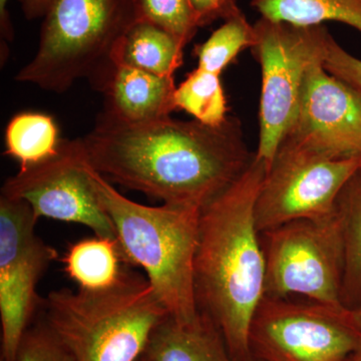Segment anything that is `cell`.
I'll use <instances>...</instances> for the list:
<instances>
[{
	"instance_id": "28",
	"label": "cell",
	"mask_w": 361,
	"mask_h": 361,
	"mask_svg": "<svg viewBox=\"0 0 361 361\" xmlns=\"http://www.w3.org/2000/svg\"><path fill=\"white\" fill-rule=\"evenodd\" d=\"M351 317H353V322H355L356 329L360 330L361 334V303L355 310H350Z\"/></svg>"
},
{
	"instance_id": "20",
	"label": "cell",
	"mask_w": 361,
	"mask_h": 361,
	"mask_svg": "<svg viewBox=\"0 0 361 361\" xmlns=\"http://www.w3.org/2000/svg\"><path fill=\"white\" fill-rule=\"evenodd\" d=\"M176 110L186 111L204 125L217 127L227 116V99L221 75L196 68L175 90Z\"/></svg>"
},
{
	"instance_id": "22",
	"label": "cell",
	"mask_w": 361,
	"mask_h": 361,
	"mask_svg": "<svg viewBox=\"0 0 361 361\" xmlns=\"http://www.w3.org/2000/svg\"><path fill=\"white\" fill-rule=\"evenodd\" d=\"M139 20L167 30L185 45L200 30L191 0H135Z\"/></svg>"
},
{
	"instance_id": "8",
	"label": "cell",
	"mask_w": 361,
	"mask_h": 361,
	"mask_svg": "<svg viewBox=\"0 0 361 361\" xmlns=\"http://www.w3.org/2000/svg\"><path fill=\"white\" fill-rule=\"evenodd\" d=\"M361 346L350 310L263 297L249 331L252 360L348 361Z\"/></svg>"
},
{
	"instance_id": "10",
	"label": "cell",
	"mask_w": 361,
	"mask_h": 361,
	"mask_svg": "<svg viewBox=\"0 0 361 361\" xmlns=\"http://www.w3.org/2000/svg\"><path fill=\"white\" fill-rule=\"evenodd\" d=\"M39 219L20 199L0 195L1 361H16L21 339L39 305L37 288L56 251L35 233Z\"/></svg>"
},
{
	"instance_id": "7",
	"label": "cell",
	"mask_w": 361,
	"mask_h": 361,
	"mask_svg": "<svg viewBox=\"0 0 361 361\" xmlns=\"http://www.w3.org/2000/svg\"><path fill=\"white\" fill-rule=\"evenodd\" d=\"M251 47L261 68L259 141L255 155L269 167L295 122L308 68L323 58L325 25L297 26L260 18Z\"/></svg>"
},
{
	"instance_id": "18",
	"label": "cell",
	"mask_w": 361,
	"mask_h": 361,
	"mask_svg": "<svg viewBox=\"0 0 361 361\" xmlns=\"http://www.w3.org/2000/svg\"><path fill=\"white\" fill-rule=\"evenodd\" d=\"M66 274L78 288L101 290L115 285L123 271V262L116 240L96 236L73 244L65 258Z\"/></svg>"
},
{
	"instance_id": "13",
	"label": "cell",
	"mask_w": 361,
	"mask_h": 361,
	"mask_svg": "<svg viewBox=\"0 0 361 361\" xmlns=\"http://www.w3.org/2000/svg\"><path fill=\"white\" fill-rule=\"evenodd\" d=\"M90 85L104 94L99 118L121 125H141L176 111L174 77H165L110 61Z\"/></svg>"
},
{
	"instance_id": "3",
	"label": "cell",
	"mask_w": 361,
	"mask_h": 361,
	"mask_svg": "<svg viewBox=\"0 0 361 361\" xmlns=\"http://www.w3.org/2000/svg\"><path fill=\"white\" fill-rule=\"evenodd\" d=\"M99 200L115 226L123 262L142 268L169 316L196 317L194 262L200 211L163 204L147 206L116 191L90 166Z\"/></svg>"
},
{
	"instance_id": "31",
	"label": "cell",
	"mask_w": 361,
	"mask_h": 361,
	"mask_svg": "<svg viewBox=\"0 0 361 361\" xmlns=\"http://www.w3.org/2000/svg\"><path fill=\"white\" fill-rule=\"evenodd\" d=\"M254 361H260V360H254Z\"/></svg>"
},
{
	"instance_id": "24",
	"label": "cell",
	"mask_w": 361,
	"mask_h": 361,
	"mask_svg": "<svg viewBox=\"0 0 361 361\" xmlns=\"http://www.w3.org/2000/svg\"><path fill=\"white\" fill-rule=\"evenodd\" d=\"M322 63L330 75L361 94V59L346 51L331 35L325 44Z\"/></svg>"
},
{
	"instance_id": "26",
	"label": "cell",
	"mask_w": 361,
	"mask_h": 361,
	"mask_svg": "<svg viewBox=\"0 0 361 361\" xmlns=\"http://www.w3.org/2000/svg\"><path fill=\"white\" fill-rule=\"evenodd\" d=\"M9 0H0V37H1V63L6 61L8 56V45L7 42H13L14 39V30L9 16Z\"/></svg>"
},
{
	"instance_id": "15",
	"label": "cell",
	"mask_w": 361,
	"mask_h": 361,
	"mask_svg": "<svg viewBox=\"0 0 361 361\" xmlns=\"http://www.w3.org/2000/svg\"><path fill=\"white\" fill-rule=\"evenodd\" d=\"M183 44L167 30L137 20L116 45L111 61L158 75L174 77L183 65Z\"/></svg>"
},
{
	"instance_id": "30",
	"label": "cell",
	"mask_w": 361,
	"mask_h": 361,
	"mask_svg": "<svg viewBox=\"0 0 361 361\" xmlns=\"http://www.w3.org/2000/svg\"><path fill=\"white\" fill-rule=\"evenodd\" d=\"M137 361H153L151 360V358L149 357L148 355H146V353H145V355L142 356L141 358H140Z\"/></svg>"
},
{
	"instance_id": "5",
	"label": "cell",
	"mask_w": 361,
	"mask_h": 361,
	"mask_svg": "<svg viewBox=\"0 0 361 361\" xmlns=\"http://www.w3.org/2000/svg\"><path fill=\"white\" fill-rule=\"evenodd\" d=\"M44 18L37 54L16 80L56 94L94 80L139 20L135 0H54Z\"/></svg>"
},
{
	"instance_id": "27",
	"label": "cell",
	"mask_w": 361,
	"mask_h": 361,
	"mask_svg": "<svg viewBox=\"0 0 361 361\" xmlns=\"http://www.w3.org/2000/svg\"><path fill=\"white\" fill-rule=\"evenodd\" d=\"M26 20L44 18L54 0H18Z\"/></svg>"
},
{
	"instance_id": "4",
	"label": "cell",
	"mask_w": 361,
	"mask_h": 361,
	"mask_svg": "<svg viewBox=\"0 0 361 361\" xmlns=\"http://www.w3.org/2000/svg\"><path fill=\"white\" fill-rule=\"evenodd\" d=\"M44 320L75 361H137L169 314L146 278L123 271L101 290L51 291Z\"/></svg>"
},
{
	"instance_id": "2",
	"label": "cell",
	"mask_w": 361,
	"mask_h": 361,
	"mask_svg": "<svg viewBox=\"0 0 361 361\" xmlns=\"http://www.w3.org/2000/svg\"><path fill=\"white\" fill-rule=\"evenodd\" d=\"M267 164L254 156L238 180L200 210L194 262L197 308L235 361H253L249 331L264 297L265 259L255 205Z\"/></svg>"
},
{
	"instance_id": "6",
	"label": "cell",
	"mask_w": 361,
	"mask_h": 361,
	"mask_svg": "<svg viewBox=\"0 0 361 361\" xmlns=\"http://www.w3.org/2000/svg\"><path fill=\"white\" fill-rule=\"evenodd\" d=\"M264 252V297L344 307V241L336 211L318 219L292 221L260 233ZM346 308V307H345Z\"/></svg>"
},
{
	"instance_id": "29",
	"label": "cell",
	"mask_w": 361,
	"mask_h": 361,
	"mask_svg": "<svg viewBox=\"0 0 361 361\" xmlns=\"http://www.w3.org/2000/svg\"><path fill=\"white\" fill-rule=\"evenodd\" d=\"M348 361H361V346L348 358Z\"/></svg>"
},
{
	"instance_id": "11",
	"label": "cell",
	"mask_w": 361,
	"mask_h": 361,
	"mask_svg": "<svg viewBox=\"0 0 361 361\" xmlns=\"http://www.w3.org/2000/svg\"><path fill=\"white\" fill-rule=\"evenodd\" d=\"M1 195L26 202L37 219L77 223L96 236L116 240L115 226L97 197L80 137L63 139L56 155L20 168L6 180Z\"/></svg>"
},
{
	"instance_id": "1",
	"label": "cell",
	"mask_w": 361,
	"mask_h": 361,
	"mask_svg": "<svg viewBox=\"0 0 361 361\" xmlns=\"http://www.w3.org/2000/svg\"><path fill=\"white\" fill-rule=\"evenodd\" d=\"M80 139L90 165L106 180L199 211L238 180L255 156L233 118L217 127L171 116L141 125L97 118Z\"/></svg>"
},
{
	"instance_id": "23",
	"label": "cell",
	"mask_w": 361,
	"mask_h": 361,
	"mask_svg": "<svg viewBox=\"0 0 361 361\" xmlns=\"http://www.w3.org/2000/svg\"><path fill=\"white\" fill-rule=\"evenodd\" d=\"M16 361L75 360L44 320L26 330Z\"/></svg>"
},
{
	"instance_id": "19",
	"label": "cell",
	"mask_w": 361,
	"mask_h": 361,
	"mask_svg": "<svg viewBox=\"0 0 361 361\" xmlns=\"http://www.w3.org/2000/svg\"><path fill=\"white\" fill-rule=\"evenodd\" d=\"M6 154L20 168L42 163L56 155L63 139L52 116L39 111H23L9 121L6 129Z\"/></svg>"
},
{
	"instance_id": "14",
	"label": "cell",
	"mask_w": 361,
	"mask_h": 361,
	"mask_svg": "<svg viewBox=\"0 0 361 361\" xmlns=\"http://www.w3.org/2000/svg\"><path fill=\"white\" fill-rule=\"evenodd\" d=\"M146 355L153 361H235L219 330L200 312L188 322L168 316L152 336Z\"/></svg>"
},
{
	"instance_id": "9",
	"label": "cell",
	"mask_w": 361,
	"mask_h": 361,
	"mask_svg": "<svg viewBox=\"0 0 361 361\" xmlns=\"http://www.w3.org/2000/svg\"><path fill=\"white\" fill-rule=\"evenodd\" d=\"M360 168L361 158H331L285 137L256 201L259 233L292 221L331 215L341 190Z\"/></svg>"
},
{
	"instance_id": "21",
	"label": "cell",
	"mask_w": 361,
	"mask_h": 361,
	"mask_svg": "<svg viewBox=\"0 0 361 361\" xmlns=\"http://www.w3.org/2000/svg\"><path fill=\"white\" fill-rule=\"evenodd\" d=\"M255 42V26L239 11L223 20L203 44L197 45V68L221 75L244 49H251Z\"/></svg>"
},
{
	"instance_id": "17",
	"label": "cell",
	"mask_w": 361,
	"mask_h": 361,
	"mask_svg": "<svg viewBox=\"0 0 361 361\" xmlns=\"http://www.w3.org/2000/svg\"><path fill=\"white\" fill-rule=\"evenodd\" d=\"M336 211L341 221L345 255L342 303L353 310L361 303V168L341 190Z\"/></svg>"
},
{
	"instance_id": "12",
	"label": "cell",
	"mask_w": 361,
	"mask_h": 361,
	"mask_svg": "<svg viewBox=\"0 0 361 361\" xmlns=\"http://www.w3.org/2000/svg\"><path fill=\"white\" fill-rule=\"evenodd\" d=\"M322 59L308 68L295 122L285 137L331 158H361V94L330 75Z\"/></svg>"
},
{
	"instance_id": "16",
	"label": "cell",
	"mask_w": 361,
	"mask_h": 361,
	"mask_svg": "<svg viewBox=\"0 0 361 361\" xmlns=\"http://www.w3.org/2000/svg\"><path fill=\"white\" fill-rule=\"evenodd\" d=\"M260 18L297 26L344 23L361 33V0H251Z\"/></svg>"
},
{
	"instance_id": "25",
	"label": "cell",
	"mask_w": 361,
	"mask_h": 361,
	"mask_svg": "<svg viewBox=\"0 0 361 361\" xmlns=\"http://www.w3.org/2000/svg\"><path fill=\"white\" fill-rule=\"evenodd\" d=\"M199 27L225 20L238 13V0H191Z\"/></svg>"
}]
</instances>
